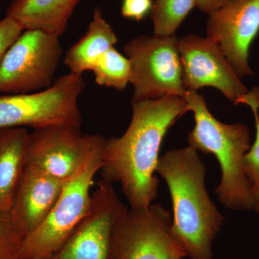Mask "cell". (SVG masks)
I'll list each match as a JSON object with an SVG mask.
<instances>
[{
	"mask_svg": "<svg viewBox=\"0 0 259 259\" xmlns=\"http://www.w3.org/2000/svg\"><path fill=\"white\" fill-rule=\"evenodd\" d=\"M179 51L187 90L215 88L234 105H243L249 90L217 42L208 37L187 35L179 40Z\"/></svg>",
	"mask_w": 259,
	"mask_h": 259,
	"instance_id": "8fae6325",
	"label": "cell"
},
{
	"mask_svg": "<svg viewBox=\"0 0 259 259\" xmlns=\"http://www.w3.org/2000/svg\"><path fill=\"white\" fill-rule=\"evenodd\" d=\"M107 139L83 135L81 127L48 126L30 133L25 166L66 182L96 155L103 153Z\"/></svg>",
	"mask_w": 259,
	"mask_h": 259,
	"instance_id": "ba28073f",
	"label": "cell"
},
{
	"mask_svg": "<svg viewBox=\"0 0 259 259\" xmlns=\"http://www.w3.org/2000/svg\"><path fill=\"white\" fill-rule=\"evenodd\" d=\"M23 238L12 222L9 212H0V259H24Z\"/></svg>",
	"mask_w": 259,
	"mask_h": 259,
	"instance_id": "ffe728a7",
	"label": "cell"
},
{
	"mask_svg": "<svg viewBox=\"0 0 259 259\" xmlns=\"http://www.w3.org/2000/svg\"><path fill=\"white\" fill-rule=\"evenodd\" d=\"M66 182L25 167L9 211L12 222L24 237L44 222Z\"/></svg>",
	"mask_w": 259,
	"mask_h": 259,
	"instance_id": "4fadbf2b",
	"label": "cell"
},
{
	"mask_svg": "<svg viewBox=\"0 0 259 259\" xmlns=\"http://www.w3.org/2000/svg\"><path fill=\"white\" fill-rule=\"evenodd\" d=\"M30 139L26 127H0V212H9L25 165Z\"/></svg>",
	"mask_w": 259,
	"mask_h": 259,
	"instance_id": "9a60e30c",
	"label": "cell"
},
{
	"mask_svg": "<svg viewBox=\"0 0 259 259\" xmlns=\"http://www.w3.org/2000/svg\"><path fill=\"white\" fill-rule=\"evenodd\" d=\"M244 105L249 107L254 117L255 136L254 142L245 154L243 168L249 182L253 200V209L259 213V88L249 90Z\"/></svg>",
	"mask_w": 259,
	"mask_h": 259,
	"instance_id": "d6986e66",
	"label": "cell"
},
{
	"mask_svg": "<svg viewBox=\"0 0 259 259\" xmlns=\"http://www.w3.org/2000/svg\"><path fill=\"white\" fill-rule=\"evenodd\" d=\"M97 84L123 91L131 81V65L115 47L105 52L92 68Z\"/></svg>",
	"mask_w": 259,
	"mask_h": 259,
	"instance_id": "e0dca14e",
	"label": "cell"
},
{
	"mask_svg": "<svg viewBox=\"0 0 259 259\" xmlns=\"http://www.w3.org/2000/svg\"><path fill=\"white\" fill-rule=\"evenodd\" d=\"M85 87L82 75L69 72L42 91L0 94V127L37 129L56 125L81 127L82 117L78 100Z\"/></svg>",
	"mask_w": 259,
	"mask_h": 259,
	"instance_id": "277c9868",
	"label": "cell"
},
{
	"mask_svg": "<svg viewBox=\"0 0 259 259\" xmlns=\"http://www.w3.org/2000/svg\"><path fill=\"white\" fill-rule=\"evenodd\" d=\"M62 54L59 35L40 29L25 30L0 64V94L36 93L50 88Z\"/></svg>",
	"mask_w": 259,
	"mask_h": 259,
	"instance_id": "52a82bcc",
	"label": "cell"
},
{
	"mask_svg": "<svg viewBox=\"0 0 259 259\" xmlns=\"http://www.w3.org/2000/svg\"><path fill=\"white\" fill-rule=\"evenodd\" d=\"M152 0H122L121 13L124 18L142 20L151 13Z\"/></svg>",
	"mask_w": 259,
	"mask_h": 259,
	"instance_id": "7402d4cb",
	"label": "cell"
},
{
	"mask_svg": "<svg viewBox=\"0 0 259 259\" xmlns=\"http://www.w3.org/2000/svg\"><path fill=\"white\" fill-rule=\"evenodd\" d=\"M28 259H42L40 258H28Z\"/></svg>",
	"mask_w": 259,
	"mask_h": 259,
	"instance_id": "cb8c5ba5",
	"label": "cell"
},
{
	"mask_svg": "<svg viewBox=\"0 0 259 259\" xmlns=\"http://www.w3.org/2000/svg\"><path fill=\"white\" fill-rule=\"evenodd\" d=\"M171 227V212L161 204L128 209L114 234V259L183 258Z\"/></svg>",
	"mask_w": 259,
	"mask_h": 259,
	"instance_id": "30bf717a",
	"label": "cell"
},
{
	"mask_svg": "<svg viewBox=\"0 0 259 259\" xmlns=\"http://www.w3.org/2000/svg\"><path fill=\"white\" fill-rule=\"evenodd\" d=\"M102 153L87 162L65 184L62 192L49 215L36 229L24 237V259H49L71 234L90 210V189L100 171Z\"/></svg>",
	"mask_w": 259,
	"mask_h": 259,
	"instance_id": "5b68a950",
	"label": "cell"
},
{
	"mask_svg": "<svg viewBox=\"0 0 259 259\" xmlns=\"http://www.w3.org/2000/svg\"><path fill=\"white\" fill-rule=\"evenodd\" d=\"M208 15L207 37L217 42L240 77L253 75L249 52L259 33V0H227Z\"/></svg>",
	"mask_w": 259,
	"mask_h": 259,
	"instance_id": "7c38bea8",
	"label": "cell"
},
{
	"mask_svg": "<svg viewBox=\"0 0 259 259\" xmlns=\"http://www.w3.org/2000/svg\"><path fill=\"white\" fill-rule=\"evenodd\" d=\"M128 209L113 183L102 179L92 194L88 214L49 259H114V234Z\"/></svg>",
	"mask_w": 259,
	"mask_h": 259,
	"instance_id": "9c48e42d",
	"label": "cell"
},
{
	"mask_svg": "<svg viewBox=\"0 0 259 259\" xmlns=\"http://www.w3.org/2000/svg\"><path fill=\"white\" fill-rule=\"evenodd\" d=\"M227 0H196V7L200 11L209 15L221 8Z\"/></svg>",
	"mask_w": 259,
	"mask_h": 259,
	"instance_id": "603a6c76",
	"label": "cell"
},
{
	"mask_svg": "<svg viewBox=\"0 0 259 259\" xmlns=\"http://www.w3.org/2000/svg\"><path fill=\"white\" fill-rule=\"evenodd\" d=\"M124 51L131 65L132 102L185 96L187 89L175 35H141L126 44Z\"/></svg>",
	"mask_w": 259,
	"mask_h": 259,
	"instance_id": "8992f818",
	"label": "cell"
},
{
	"mask_svg": "<svg viewBox=\"0 0 259 259\" xmlns=\"http://www.w3.org/2000/svg\"><path fill=\"white\" fill-rule=\"evenodd\" d=\"M117 41L113 29L104 18L100 8H96L84 35L66 51L64 64L70 73L82 75L84 71H91L97 60L115 47Z\"/></svg>",
	"mask_w": 259,
	"mask_h": 259,
	"instance_id": "2e32d148",
	"label": "cell"
},
{
	"mask_svg": "<svg viewBox=\"0 0 259 259\" xmlns=\"http://www.w3.org/2000/svg\"><path fill=\"white\" fill-rule=\"evenodd\" d=\"M156 172L171 194L174 238L191 259H213V241L224 218L206 190L205 166L197 151L189 146L167 151Z\"/></svg>",
	"mask_w": 259,
	"mask_h": 259,
	"instance_id": "7a4b0ae2",
	"label": "cell"
},
{
	"mask_svg": "<svg viewBox=\"0 0 259 259\" xmlns=\"http://www.w3.org/2000/svg\"><path fill=\"white\" fill-rule=\"evenodd\" d=\"M133 115L125 134L107 139L102 179L119 182L131 208L146 207L157 197L154 173L162 142L168 130L189 111L183 97L132 102Z\"/></svg>",
	"mask_w": 259,
	"mask_h": 259,
	"instance_id": "6da1fadb",
	"label": "cell"
},
{
	"mask_svg": "<svg viewBox=\"0 0 259 259\" xmlns=\"http://www.w3.org/2000/svg\"><path fill=\"white\" fill-rule=\"evenodd\" d=\"M23 32L18 23L6 16L0 20V64L10 47Z\"/></svg>",
	"mask_w": 259,
	"mask_h": 259,
	"instance_id": "44dd1931",
	"label": "cell"
},
{
	"mask_svg": "<svg viewBox=\"0 0 259 259\" xmlns=\"http://www.w3.org/2000/svg\"><path fill=\"white\" fill-rule=\"evenodd\" d=\"M195 125L188 135L190 146L217 158L222 178L215 190L218 200L233 210H251L253 200L244 168L245 154L251 146L250 131L243 124H226L209 111L205 100L197 91L187 90L184 96Z\"/></svg>",
	"mask_w": 259,
	"mask_h": 259,
	"instance_id": "3957f363",
	"label": "cell"
},
{
	"mask_svg": "<svg viewBox=\"0 0 259 259\" xmlns=\"http://www.w3.org/2000/svg\"><path fill=\"white\" fill-rule=\"evenodd\" d=\"M81 0H13L6 16L23 30L40 29L63 35L76 5Z\"/></svg>",
	"mask_w": 259,
	"mask_h": 259,
	"instance_id": "5bb4252c",
	"label": "cell"
},
{
	"mask_svg": "<svg viewBox=\"0 0 259 259\" xmlns=\"http://www.w3.org/2000/svg\"><path fill=\"white\" fill-rule=\"evenodd\" d=\"M196 7V0H155L150 16L153 35L172 36Z\"/></svg>",
	"mask_w": 259,
	"mask_h": 259,
	"instance_id": "ac0fdd59",
	"label": "cell"
}]
</instances>
